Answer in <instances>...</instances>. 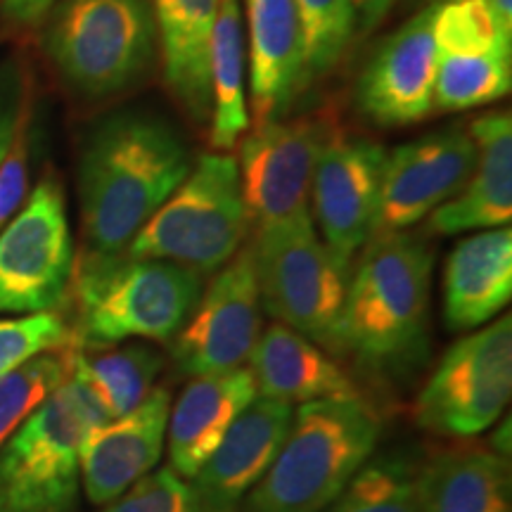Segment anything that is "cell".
I'll list each match as a JSON object with an SVG mask.
<instances>
[{
	"instance_id": "6da1fadb",
	"label": "cell",
	"mask_w": 512,
	"mask_h": 512,
	"mask_svg": "<svg viewBox=\"0 0 512 512\" xmlns=\"http://www.w3.org/2000/svg\"><path fill=\"white\" fill-rule=\"evenodd\" d=\"M190 169L188 143L159 114L121 110L98 121L79 159L83 256L124 254Z\"/></svg>"
},
{
	"instance_id": "7a4b0ae2",
	"label": "cell",
	"mask_w": 512,
	"mask_h": 512,
	"mask_svg": "<svg viewBox=\"0 0 512 512\" xmlns=\"http://www.w3.org/2000/svg\"><path fill=\"white\" fill-rule=\"evenodd\" d=\"M434 256L418 235H375L349 278L344 349L375 368H403L427 349Z\"/></svg>"
},
{
	"instance_id": "3957f363",
	"label": "cell",
	"mask_w": 512,
	"mask_h": 512,
	"mask_svg": "<svg viewBox=\"0 0 512 512\" xmlns=\"http://www.w3.org/2000/svg\"><path fill=\"white\" fill-rule=\"evenodd\" d=\"M74 344L102 349L126 339L169 342L195 311L204 273L162 259L83 256L74 266Z\"/></svg>"
},
{
	"instance_id": "277c9868",
	"label": "cell",
	"mask_w": 512,
	"mask_h": 512,
	"mask_svg": "<svg viewBox=\"0 0 512 512\" xmlns=\"http://www.w3.org/2000/svg\"><path fill=\"white\" fill-rule=\"evenodd\" d=\"M380 441V420L361 396L309 401L266 475L249 491L245 512H320L347 486Z\"/></svg>"
},
{
	"instance_id": "5b68a950",
	"label": "cell",
	"mask_w": 512,
	"mask_h": 512,
	"mask_svg": "<svg viewBox=\"0 0 512 512\" xmlns=\"http://www.w3.org/2000/svg\"><path fill=\"white\" fill-rule=\"evenodd\" d=\"M41 24L46 57L81 98L126 91L155 64L152 0H55Z\"/></svg>"
},
{
	"instance_id": "8992f818",
	"label": "cell",
	"mask_w": 512,
	"mask_h": 512,
	"mask_svg": "<svg viewBox=\"0 0 512 512\" xmlns=\"http://www.w3.org/2000/svg\"><path fill=\"white\" fill-rule=\"evenodd\" d=\"M107 420L98 396L72 370L0 448V512H74L81 446Z\"/></svg>"
},
{
	"instance_id": "52a82bcc",
	"label": "cell",
	"mask_w": 512,
	"mask_h": 512,
	"mask_svg": "<svg viewBox=\"0 0 512 512\" xmlns=\"http://www.w3.org/2000/svg\"><path fill=\"white\" fill-rule=\"evenodd\" d=\"M249 247L264 309L320 349L344 351L342 318L351 268L320 238L311 209L256 226Z\"/></svg>"
},
{
	"instance_id": "ba28073f",
	"label": "cell",
	"mask_w": 512,
	"mask_h": 512,
	"mask_svg": "<svg viewBox=\"0 0 512 512\" xmlns=\"http://www.w3.org/2000/svg\"><path fill=\"white\" fill-rule=\"evenodd\" d=\"M249 226L252 216L242 195L238 159L207 152L197 157L185 181L138 230L124 254L214 273L238 254Z\"/></svg>"
},
{
	"instance_id": "9c48e42d",
	"label": "cell",
	"mask_w": 512,
	"mask_h": 512,
	"mask_svg": "<svg viewBox=\"0 0 512 512\" xmlns=\"http://www.w3.org/2000/svg\"><path fill=\"white\" fill-rule=\"evenodd\" d=\"M512 392V318L505 313L453 344L415 403L422 430L477 437L496 425Z\"/></svg>"
},
{
	"instance_id": "30bf717a",
	"label": "cell",
	"mask_w": 512,
	"mask_h": 512,
	"mask_svg": "<svg viewBox=\"0 0 512 512\" xmlns=\"http://www.w3.org/2000/svg\"><path fill=\"white\" fill-rule=\"evenodd\" d=\"M74 266L64 190L48 174L0 230V313L55 311L72 285Z\"/></svg>"
},
{
	"instance_id": "8fae6325",
	"label": "cell",
	"mask_w": 512,
	"mask_h": 512,
	"mask_svg": "<svg viewBox=\"0 0 512 512\" xmlns=\"http://www.w3.org/2000/svg\"><path fill=\"white\" fill-rule=\"evenodd\" d=\"M261 309L252 247H240L202 290L195 311L174 337L171 354L178 370L197 377L240 368L261 337Z\"/></svg>"
},
{
	"instance_id": "7c38bea8",
	"label": "cell",
	"mask_w": 512,
	"mask_h": 512,
	"mask_svg": "<svg viewBox=\"0 0 512 512\" xmlns=\"http://www.w3.org/2000/svg\"><path fill=\"white\" fill-rule=\"evenodd\" d=\"M332 136L325 119H273L254 126L240 145V181L256 226L309 211L311 178L320 150Z\"/></svg>"
},
{
	"instance_id": "4fadbf2b",
	"label": "cell",
	"mask_w": 512,
	"mask_h": 512,
	"mask_svg": "<svg viewBox=\"0 0 512 512\" xmlns=\"http://www.w3.org/2000/svg\"><path fill=\"white\" fill-rule=\"evenodd\" d=\"M384 155L375 140L332 133L313 169L311 219L325 245L347 264L375 233Z\"/></svg>"
},
{
	"instance_id": "5bb4252c",
	"label": "cell",
	"mask_w": 512,
	"mask_h": 512,
	"mask_svg": "<svg viewBox=\"0 0 512 512\" xmlns=\"http://www.w3.org/2000/svg\"><path fill=\"white\" fill-rule=\"evenodd\" d=\"M477 162L465 126L441 128L408 140L384 155L375 235L399 233L456 197Z\"/></svg>"
},
{
	"instance_id": "9a60e30c",
	"label": "cell",
	"mask_w": 512,
	"mask_h": 512,
	"mask_svg": "<svg viewBox=\"0 0 512 512\" xmlns=\"http://www.w3.org/2000/svg\"><path fill=\"white\" fill-rule=\"evenodd\" d=\"M434 10L437 5H425L401 24L382 43L358 81V107L375 124H418L434 110Z\"/></svg>"
},
{
	"instance_id": "2e32d148",
	"label": "cell",
	"mask_w": 512,
	"mask_h": 512,
	"mask_svg": "<svg viewBox=\"0 0 512 512\" xmlns=\"http://www.w3.org/2000/svg\"><path fill=\"white\" fill-rule=\"evenodd\" d=\"M292 418V403L256 394L216 451L188 479L195 512H238L278 456Z\"/></svg>"
},
{
	"instance_id": "e0dca14e",
	"label": "cell",
	"mask_w": 512,
	"mask_h": 512,
	"mask_svg": "<svg viewBox=\"0 0 512 512\" xmlns=\"http://www.w3.org/2000/svg\"><path fill=\"white\" fill-rule=\"evenodd\" d=\"M171 392L155 387L131 413L95 427L81 446V484L88 501L107 505L152 472L162 458Z\"/></svg>"
},
{
	"instance_id": "ac0fdd59",
	"label": "cell",
	"mask_w": 512,
	"mask_h": 512,
	"mask_svg": "<svg viewBox=\"0 0 512 512\" xmlns=\"http://www.w3.org/2000/svg\"><path fill=\"white\" fill-rule=\"evenodd\" d=\"M254 126L283 119L306 81L304 27L294 0H245Z\"/></svg>"
},
{
	"instance_id": "d6986e66",
	"label": "cell",
	"mask_w": 512,
	"mask_h": 512,
	"mask_svg": "<svg viewBox=\"0 0 512 512\" xmlns=\"http://www.w3.org/2000/svg\"><path fill=\"white\" fill-rule=\"evenodd\" d=\"M254 399L256 382L245 366L192 377L169 411L166 441L171 470L183 479L195 477Z\"/></svg>"
},
{
	"instance_id": "ffe728a7",
	"label": "cell",
	"mask_w": 512,
	"mask_h": 512,
	"mask_svg": "<svg viewBox=\"0 0 512 512\" xmlns=\"http://www.w3.org/2000/svg\"><path fill=\"white\" fill-rule=\"evenodd\" d=\"M477 145V162L456 197L430 214V230L458 235L467 230L510 226L512 219V117L484 114L467 128Z\"/></svg>"
},
{
	"instance_id": "44dd1931",
	"label": "cell",
	"mask_w": 512,
	"mask_h": 512,
	"mask_svg": "<svg viewBox=\"0 0 512 512\" xmlns=\"http://www.w3.org/2000/svg\"><path fill=\"white\" fill-rule=\"evenodd\" d=\"M512 297V230H479L453 247L444 271L448 330L484 328Z\"/></svg>"
},
{
	"instance_id": "7402d4cb",
	"label": "cell",
	"mask_w": 512,
	"mask_h": 512,
	"mask_svg": "<svg viewBox=\"0 0 512 512\" xmlns=\"http://www.w3.org/2000/svg\"><path fill=\"white\" fill-rule=\"evenodd\" d=\"M221 0H152L164 81L197 124L211 117V36Z\"/></svg>"
},
{
	"instance_id": "603a6c76",
	"label": "cell",
	"mask_w": 512,
	"mask_h": 512,
	"mask_svg": "<svg viewBox=\"0 0 512 512\" xmlns=\"http://www.w3.org/2000/svg\"><path fill=\"white\" fill-rule=\"evenodd\" d=\"M256 394L285 403H309L358 396V389L335 358L283 323L261 332L249 356Z\"/></svg>"
},
{
	"instance_id": "cb8c5ba5",
	"label": "cell",
	"mask_w": 512,
	"mask_h": 512,
	"mask_svg": "<svg viewBox=\"0 0 512 512\" xmlns=\"http://www.w3.org/2000/svg\"><path fill=\"white\" fill-rule=\"evenodd\" d=\"M420 512H512L510 460L494 448L458 446L420 470Z\"/></svg>"
},
{
	"instance_id": "d4e9b609",
	"label": "cell",
	"mask_w": 512,
	"mask_h": 512,
	"mask_svg": "<svg viewBox=\"0 0 512 512\" xmlns=\"http://www.w3.org/2000/svg\"><path fill=\"white\" fill-rule=\"evenodd\" d=\"M245 79L247 48L240 0H221L211 36V150H233L252 128Z\"/></svg>"
},
{
	"instance_id": "484cf974",
	"label": "cell",
	"mask_w": 512,
	"mask_h": 512,
	"mask_svg": "<svg viewBox=\"0 0 512 512\" xmlns=\"http://www.w3.org/2000/svg\"><path fill=\"white\" fill-rule=\"evenodd\" d=\"M162 368L164 356L147 344H126L95 356L83 349L74 354V373L98 396L110 420L131 413L155 389Z\"/></svg>"
},
{
	"instance_id": "4316f807",
	"label": "cell",
	"mask_w": 512,
	"mask_h": 512,
	"mask_svg": "<svg viewBox=\"0 0 512 512\" xmlns=\"http://www.w3.org/2000/svg\"><path fill=\"white\" fill-rule=\"evenodd\" d=\"M512 88V50L437 55L434 107L441 112L475 110L505 98Z\"/></svg>"
},
{
	"instance_id": "83f0119b",
	"label": "cell",
	"mask_w": 512,
	"mask_h": 512,
	"mask_svg": "<svg viewBox=\"0 0 512 512\" xmlns=\"http://www.w3.org/2000/svg\"><path fill=\"white\" fill-rule=\"evenodd\" d=\"M418 477L406 456H370L320 512H420Z\"/></svg>"
},
{
	"instance_id": "f1b7e54d",
	"label": "cell",
	"mask_w": 512,
	"mask_h": 512,
	"mask_svg": "<svg viewBox=\"0 0 512 512\" xmlns=\"http://www.w3.org/2000/svg\"><path fill=\"white\" fill-rule=\"evenodd\" d=\"M76 344L31 358L22 368L0 377V448L17 427L72 375Z\"/></svg>"
},
{
	"instance_id": "f546056e",
	"label": "cell",
	"mask_w": 512,
	"mask_h": 512,
	"mask_svg": "<svg viewBox=\"0 0 512 512\" xmlns=\"http://www.w3.org/2000/svg\"><path fill=\"white\" fill-rule=\"evenodd\" d=\"M304 27L306 81L342 60L356 29L354 0H294Z\"/></svg>"
},
{
	"instance_id": "4dcf8cb0",
	"label": "cell",
	"mask_w": 512,
	"mask_h": 512,
	"mask_svg": "<svg viewBox=\"0 0 512 512\" xmlns=\"http://www.w3.org/2000/svg\"><path fill=\"white\" fill-rule=\"evenodd\" d=\"M434 43L437 55L489 53L512 50V38H505L489 15L484 0H446L434 10Z\"/></svg>"
},
{
	"instance_id": "1f68e13d",
	"label": "cell",
	"mask_w": 512,
	"mask_h": 512,
	"mask_svg": "<svg viewBox=\"0 0 512 512\" xmlns=\"http://www.w3.org/2000/svg\"><path fill=\"white\" fill-rule=\"evenodd\" d=\"M69 344H74V332L57 311L0 320V377L22 368L31 358Z\"/></svg>"
},
{
	"instance_id": "d6a6232c",
	"label": "cell",
	"mask_w": 512,
	"mask_h": 512,
	"mask_svg": "<svg viewBox=\"0 0 512 512\" xmlns=\"http://www.w3.org/2000/svg\"><path fill=\"white\" fill-rule=\"evenodd\" d=\"M100 512H195L188 479L169 465L147 472Z\"/></svg>"
},
{
	"instance_id": "836d02e7",
	"label": "cell",
	"mask_w": 512,
	"mask_h": 512,
	"mask_svg": "<svg viewBox=\"0 0 512 512\" xmlns=\"http://www.w3.org/2000/svg\"><path fill=\"white\" fill-rule=\"evenodd\" d=\"M29 119V72L22 57L0 60V164L15 143L19 128Z\"/></svg>"
},
{
	"instance_id": "e575fe53",
	"label": "cell",
	"mask_w": 512,
	"mask_h": 512,
	"mask_svg": "<svg viewBox=\"0 0 512 512\" xmlns=\"http://www.w3.org/2000/svg\"><path fill=\"white\" fill-rule=\"evenodd\" d=\"M29 121V119H27ZM24 121L19 128L15 143L0 164V230L8 226L12 216L17 214L29 190V157H31V140L29 124Z\"/></svg>"
},
{
	"instance_id": "d590c367",
	"label": "cell",
	"mask_w": 512,
	"mask_h": 512,
	"mask_svg": "<svg viewBox=\"0 0 512 512\" xmlns=\"http://www.w3.org/2000/svg\"><path fill=\"white\" fill-rule=\"evenodd\" d=\"M55 0H3L0 17L15 29H31L43 22Z\"/></svg>"
},
{
	"instance_id": "8d00e7d4",
	"label": "cell",
	"mask_w": 512,
	"mask_h": 512,
	"mask_svg": "<svg viewBox=\"0 0 512 512\" xmlns=\"http://www.w3.org/2000/svg\"><path fill=\"white\" fill-rule=\"evenodd\" d=\"M394 3L396 0H354L356 24H361L363 31L375 29L387 17V12L394 8Z\"/></svg>"
},
{
	"instance_id": "74e56055",
	"label": "cell",
	"mask_w": 512,
	"mask_h": 512,
	"mask_svg": "<svg viewBox=\"0 0 512 512\" xmlns=\"http://www.w3.org/2000/svg\"><path fill=\"white\" fill-rule=\"evenodd\" d=\"M489 15L505 38H512V0H484Z\"/></svg>"
},
{
	"instance_id": "f35d334b",
	"label": "cell",
	"mask_w": 512,
	"mask_h": 512,
	"mask_svg": "<svg viewBox=\"0 0 512 512\" xmlns=\"http://www.w3.org/2000/svg\"><path fill=\"white\" fill-rule=\"evenodd\" d=\"M491 444H494V451L501 453V456H510V420L505 418L503 425L498 427L496 437L491 439Z\"/></svg>"
},
{
	"instance_id": "ab89813d",
	"label": "cell",
	"mask_w": 512,
	"mask_h": 512,
	"mask_svg": "<svg viewBox=\"0 0 512 512\" xmlns=\"http://www.w3.org/2000/svg\"><path fill=\"white\" fill-rule=\"evenodd\" d=\"M439 3H446V0H427V5H439Z\"/></svg>"
}]
</instances>
